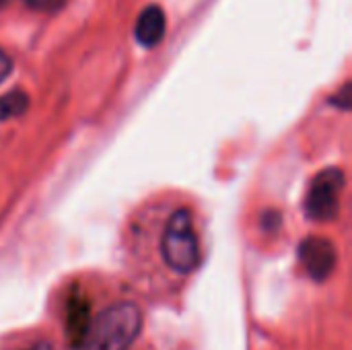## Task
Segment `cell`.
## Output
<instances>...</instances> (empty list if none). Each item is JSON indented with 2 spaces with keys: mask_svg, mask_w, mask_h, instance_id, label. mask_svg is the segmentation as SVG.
Here are the masks:
<instances>
[{
  "mask_svg": "<svg viewBox=\"0 0 352 350\" xmlns=\"http://www.w3.org/2000/svg\"><path fill=\"white\" fill-rule=\"evenodd\" d=\"M299 260H301L305 272L314 281L322 283L334 272L336 248L332 245V241H328L324 237H307L299 245Z\"/></svg>",
  "mask_w": 352,
  "mask_h": 350,
  "instance_id": "obj_4",
  "label": "cell"
},
{
  "mask_svg": "<svg viewBox=\"0 0 352 350\" xmlns=\"http://www.w3.org/2000/svg\"><path fill=\"white\" fill-rule=\"evenodd\" d=\"M344 190V173L338 167L324 169L314 182L305 198V212L311 221L328 223L338 217L340 192Z\"/></svg>",
  "mask_w": 352,
  "mask_h": 350,
  "instance_id": "obj_3",
  "label": "cell"
},
{
  "mask_svg": "<svg viewBox=\"0 0 352 350\" xmlns=\"http://www.w3.org/2000/svg\"><path fill=\"white\" fill-rule=\"evenodd\" d=\"M8 350H54V344L47 338H33V340H21L19 344Z\"/></svg>",
  "mask_w": 352,
  "mask_h": 350,
  "instance_id": "obj_7",
  "label": "cell"
},
{
  "mask_svg": "<svg viewBox=\"0 0 352 350\" xmlns=\"http://www.w3.org/2000/svg\"><path fill=\"white\" fill-rule=\"evenodd\" d=\"M29 107V97L23 91H10L0 97V122L19 118L27 111Z\"/></svg>",
  "mask_w": 352,
  "mask_h": 350,
  "instance_id": "obj_6",
  "label": "cell"
},
{
  "mask_svg": "<svg viewBox=\"0 0 352 350\" xmlns=\"http://www.w3.org/2000/svg\"><path fill=\"white\" fill-rule=\"evenodd\" d=\"M165 27H167V21H165L163 8L157 4H151L138 14L136 27H134V37L142 47H155L161 43V39L165 35Z\"/></svg>",
  "mask_w": 352,
  "mask_h": 350,
  "instance_id": "obj_5",
  "label": "cell"
},
{
  "mask_svg": "<svg viewBox=\"0 0 352 350\" xmlns=\"http://www.w3.org/2000/svg\"><path fill=\"white\" fill-rule=\"evenodd\" d=\"M124 248L128 268L140 287L151 293H173L202 264L200 219L186 200H153L132 217Z\"/></svg>",
  "mask_w": 352,
  "mask_h": 350,
  "instance_id": "obj_1",
  "label": "cell"
},
{
  "mask_svg": "<svg viewBox=\"0 0 352 350\" xmlns=\"http://www.w3.org/2000/svg\"><path fill=\"white\" fill-rule=\"evenodd\" d=\"M10 68H12V62H10V58L0 50V83L10 74Z\"/></svg>",
  "mask_w": 352,
  "mask_h": 350,
  "instance_id": "obj_8",
  "label": "cell"
},
{
  "mask_svg": "<svg viewBox=\"0 0 352 350\" xmlns=\"http://www.w3.org/2000/svg\"><path fill=\"white\" fill-rule=\"evenodd\" d=\"M62 320L70 350H132L144 324L136 301L120 295L99 303L82 283L66 291Z\"/></svg>",
  "mask_w": 352,
  "mask_h": 350,
  "instance_id": "obj_2",
  "label": "cell"
}]
</instances>
